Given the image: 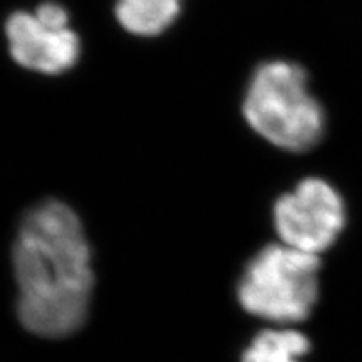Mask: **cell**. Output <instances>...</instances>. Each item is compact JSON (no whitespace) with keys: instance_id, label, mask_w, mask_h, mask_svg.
Wrapping results in <instances>:
<instances>
[{"instance_id":"277c9868","label":"cell","mask_w":362,"mask_h":362,"mask_svg":"<svg viewBox=\"0 0 362 362\" xmlns=\"http://www.w3.org/2000/svg\"><path fill=\"white\" fill-rule=\"evenodd\" d=\"M347 223V206L339 189L317 176L304 178L274 205L280 243L320 255L337 242Z\"/></svg>"},{"instance_id":"5b68a950","label":"cell","mask_w":362,"mask_h":362,"mask_svg":"<svg viewBox=\"0 0 362 362\" xmlns=\"http://www.w3.org/2000/svg\"><path fill=\"white\" fill-rule=\"evenodd\" d=\"M8 52L24 69L56 76L76 66L81 39L69 24V12L44 2L34 12H13L6 22Z\"/></svg>"},{"instance_id":"7a4b0ae2","label":"cell","mask_w":362,"mask_h":362,"mask_svg":"<svg viewBox=\"0 0 362 362\" xmlns=\"http://www.w3.org/2000/svg\"><path fill=\"white\" fill-rule=\"evenodd\" d=\"M250 128L280 149L309 151L325 133V111L309 88V76L291 61H267L253 72L243 99Z\"/></svg>"},{"instance_id":"52a82bcc","label":"cell","mask_w":362,"mask_h":362,"mask_svg":"<svg viewBox=\"0 0 362 362\" xmlns=\"http://www.w3.org/2000/svg\"><path fill=\"white\" fill-rule=\"evenodd\" d=\"M310 341L296 327H270L257 334L242 356V362H304Z\"/></svg>"},{"instance_id":"8992f818","label":"cell","mask_w":362,"mask_h":362,"mask_svg":"<svg viewBox=\"0 0 362 362\" xmlns=\"http://www.w3.org/2000/svg\"><path fill=\"white\" fill-rule=\"evenodd\" d=\"M183 0H117L115 16L126 33L156 37L178 19Z\"/></svg>"},{"instance_id":"3957f363","label":"cell","mask_w":362,"mask_h":362,"mask_svg":"<svg viewBox=\"0 0 362 362\" xmlns=\"http://www.w3.org/2000/svg\"><path fill=\"white\" fill-rule=\"evenodd\" d=\"M320 259L284 243H270L248 262L237 285L248 314L280 327L307 320L320 296Z\"/></svg>"},{"instance_id":"6da1fadb","label":"cell","mask_w":362,"mask_h":362,"mask_svg":"<svg viewBox=\"0 0 362 362\" xmlns=\"http://www.w3.org/2000/svg\"><path fill=\"white\" fill-rule=\"evenodd\" d=\"M84 226L71 206L47 200L24 215L13 242L17 314L40 337H66L84 324L94 274Z\"/></svg>"}]
</instances>
